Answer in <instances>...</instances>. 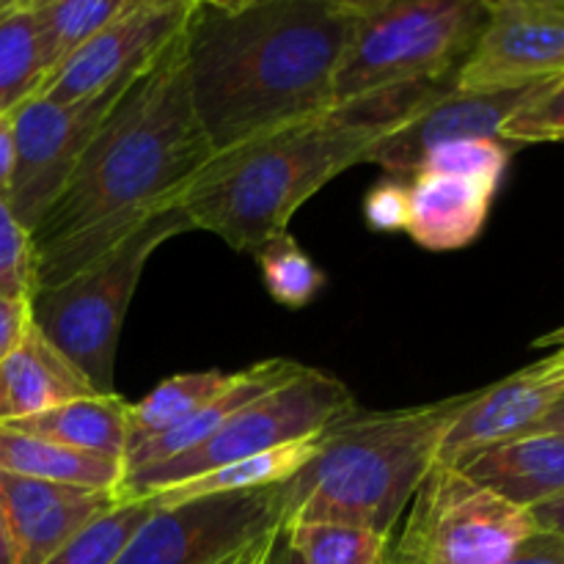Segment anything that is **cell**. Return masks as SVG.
I'll list each match as a JSON object with an SVG mask.
<instances>
[{
  "mask_svg": "<svg viewBox=\"0 0 564 564\" xmlns=\"http://www.w3.org/2000/svg\"><path fill=\"white\" fill-rule=\"evenodd\" d=\"M215 158L187 91L182 33L130 83L31 231L36 290H53L176 207Z\"/></svg>",
  "mask_w": 564,
  "mask_h": 564,
  "instance_id": "6da1fadb",
  "label": "cell"
},
{
  "mask_svg": "<svg viewBox=\"0 0 564 564\" xmlns=\"http://www.w3.org/2000/svg\"><path fill=\"white\" fill-rule=\"evenodd\" d=\"M358 0H193L187 91L215 154L323 119Z\"/></svg>",
  "mask_w": 564,
  "mask_h": 564,
  "instance_id": "7a4b0ae2",
  "label": "cell"
},
{
  "mask_svg": "<svg viewBox=\"0 0 564 564\" xmlns=\"http://www.w3.org/2000/svg\"><path fill=\"white\" fill-rule=\"evenodd\" d=\"M334 108L323 119L220 152L180 196L193 231H209L229 248L257 253L284 235L292 215L341 171L367 163L408 105Z\"/></svg>",
  "mask_w": 564,
  "mask_h": 564,
  "instance_id": "3957f363",
  "label": "cell"
},
{
  "mask_svg": "<svg viewBox=\"0 0 564 564\" xmlns=\"http://www.w3.org/2000/svg\"><path fill=\"white\" fill-rule=\"evenodd\" d=\"M471 394L400 411L352 408L319 433V449L284 482V523H347L391 538Z\"/></svg>",
  "mask_w": 564,
  "mask_h": 564,
  "instance_id": "277c9868",
  "label": "cell"
},
{
  "mask_svg": "<svg viewBox=\"0 0 564 564\" xmlns=\"http://www.w3.org/2000/svg\"><path fill=\"white\" fill-rule=\"evenodd\" d=\"M485 0H358V22L334 80L336 108L427 91L466 61Z\"/></svg>",
  "mask_w": 564,
  "mask_h": 564,
  "instance_id": "5b68a950",
  "label": "cell"
},
{
  "mask_svg": "<svg viewBox=\"0 0 564 564\" xmlns=\"http://www.w3.org/2000/svg\"><path fill=\"white\" fill-rule=\"evenodd\" d=\"M187 231H193V226L176 204L149 218L91 268L53 290L33 292V325L80 372L94 394H116V350L143 268L163 242Z\"/></svg>",
  "mask_w": 564,
  "mask_h": 564,
  "instance_id": "8992f818",
  "label": "cell"
},
{
  "mask_svg": "<svg viewBox=\"0 0 564 564\" xmlns=\"http://www.w3.org/2000/svg\"><path fill=\"white\" fill-rule=\"evenodd\" d=\"M352 408H356V400L339 378L323 372V369L306 367L290 383L240 408L213 438L198 444L196 449L185 452L174 460L127 474L116 496L121 505L149 499L160 490L174 488L185 479L202 477L215 468L229 466V463L248 460V457L281 449L295 441L314 438L328 430L336 419L350 413Z\"/></svg>",
  "mask_w": 564,
  "mask_h": 564,
  "instance_id": "52a82bcc",
  "label": "cell"
},
{
  "mask_svg": "<svg viewBox=\"0 0 564 564\" xmlns=\"http://www.w3.org/2000/svg\"><path fill=\"white\" fill-rule=\"evenodd\" d=\"M534 532L527 510L435 463L413 496L389 564H505Z\"/></svg>",
  "mask_w": 564,
  "mask_h": 564,
  "instance_id": "ba28073f",
  "label": "cell"
},
{
  "mask_svg": "<svg viewBox=\"0 0 564 564\" xmlns=\"http://www.w3.org/2000/svg\"><path fill=\"white\" fill-rule=\"evenodd\" d=\"M284 523V485L154 510L113 564H229Z\"/></svg>",
  "mask_w": 564,
  "mask_h": 564,
  "instance_id": "9c48e42d",
  "label": "cell"
},
{
  "mask_svg": "<svg viewBox=\"0 0 564 564\" xmlns=\"http://www.w3.org/2000/svg\"><path fill=\"white\" fill-rule=\"evenodd\" d=\"M132 80L86 102L55 105L44 97H31L14 110V171L6 202L28 231L36 229L50 213L86 147Z\"/></svg>",
  "mask_w": 564,
  "mask_h": 564,
  "instance_id": "30bf717a",
  "label": "cell"
},
{
  "mask_svg": "<svg viewBox=\"0 0 564 564\" xmlns=\"http://www.w3.org/2000/svg\"><path fill=\"white\" fill-rule=\"evenodd\" d=\"M556 80V77H554ZM554 80L512 88H430L389 127L367 163L411 180L430 152L457 141H499L501 130Z\"/></svg>",
  "mask_w": 564,
  "mask_h": 564,
  "instance_id": "8fae6325",
  "label": "cell"
},
{
  "mask_svg": "<svg viewBox=\"0 0 564 564\" xmlns=\"http://www.w3.org/2000/svg\"><path fill=\"white\" fill-rule=\"evenodd\" d=\"M193 0H130L124 11L50 75L39 97L75 105L141 75L185 28Z\"/></svg>",
  "mask_w": 564,
  "mask_h": 564,
  "instance_id": "7c38bea8",
  "label": "cell"
},
{
  "mask_svg": "<svg viewBox=\"0 0 564 564\" xmlns=\"http://www.w3.org/2000/svg\"><path fill=\"white\" fill-rule=\"evenodd\" d=\"M564 77V0H485V25L457 88H512Z\"/></svg>",
  "mask_w": 564,
  "mask_h": 564,
  "instance_id": "4fadbf2b",
  "label": "cell"
},
{
  "mask_svg": "<svg viewBox=\"0 0 564 564\" xmlns=\"http://www.w3.org/2000/svg\"><path fill=\"white\" fill-rule=\"evenodd\" d=\"M538 345L554 350L521 372L474 391V400L441 444L438 463L455 466L471 452L521 438L551 408L560 405L564 400V328L540 339Z\"/></svg>",
  "mask_w": 564,
  "mask_h": 564,
  "instance_id": "5bb4252c",
  "label": "cell"
},
{
  "mask_svg": "<svg viewBox=\"0 0 564 564\" xmlns=\"http://www.w3.org/2000/svg\"><path fill=\"white\" fill-rule=\"evenodd\" d=\"M0 505L14 532L20 564H44L121 501L116 490L72 488L0 471Z\"/></svg>",
  "mask_w": 564,
  "mask_h": 564,
  "instance_id": "9a60e30c",
  "label": "cell"
},
{
  "mask_svg": "<svg viewBox=\"0 0 564 564\" xmlns=\"http://www.w3.org/2000/svg\"><path fill=\"white\" fill-rule=\"evenodd\" d=\"M455 468L468 482L532 512L564 494V435L538 433L501 441L471 452Z\"/></svg>",
  "mask_w": 564,
  "mask_h": 564,
  "instance_id": "2e32d148",
  "label": "cell"
},
{
  "mask_svg": "<svg viewBox=\"0 0 564 564\" xmlns=\"http://www.w3.org/2000/svg\"><path fill=\"white\" fill-rule=\"evenodd\" d=\"M499 187L463 176L416 171L408 180V226L427 251H460L482 235Z\"/></svg>",
  "mask_w": 564,
  "mask_h": 564,
  "instance_id": "e0dca14e",
  "label": "cell"
},
{
  "mask_svg": "<svg viewBox=\"0 0 564 564\" xmlns=\"http://www.w3.org/2000/svg\"><path fill=\"white\" fill-rule=\"evenodd\" d=\"M303 369H306V364L292 361V358H268V361L253 364V367L242 369V372H235V380L229 383V389L220 391L213 402H207L202 411L193 413L187 422L169 430V433L158 435V438L143 441L135 449L127 452L124 477L132 471H141V468L174 460V457L196 449L198 444L213 438L240 408L259 400V397L270 394V391H275L279 386L290 383V380L297 378Z\"/></svg>",
  "mask_w": 564,
  "mask_h": 564,
  "instance_id": "ac0fdd59",
  "label": "cell"
},
{
  "mask_svg": "<svg viewBox=\"0 0 564 564\" xmlns=\"http://www.w3.org/2000/svg\"><path fill=\"white\" fill-rule=\"evenodd\" d=\"M75 367L31 325L22 345L0 361V427L91 397Z\"/></svg>",
  "mask_w": 564,
  "mask_h": 564,
  "instance_id": "d6986e66",
  "label": "cell"
},
{
  "mask_svg": "<svg viewBox=\"0 0 564 564\" xmlns=\"http://www.w3.org/2000/svg\"><path fill=\"white\" fill-rule=\"evenodd\" d=\"M127 408L130 402L121 400L119 394H91L83 400L64 402V405L25 419V422L9 424V430L124 463Z\"/></svg>",
  "mask_w": 564,
  "mask_h": 564,
  "instance_id": "ffe728a7",
  "label": "cell"
},
{
  "mask_svg": "<svg viewBox=\"0 0 564 564\" xmlns=\"http://www.w3.org/2000/svg\"><path fill=\"white\" fill-rule=\"evenodd\" d=\"M0 471L88 490H119L124 463L0 427Z\"/></svg>",
  "mask_w": 564,
  "mask_h": 564,
  "instance_id": "44dd1931",
  "label": "cell"
},
{
  "mask_svg": "<svg viewBox=\"0 0 564 564\" xmlns=\"http://www.w3.org/2000/svg\"><path fill=\"white\" fill-rule=\"evenodd\" d=\"M319 435L306 441H295L281 449L264 452V455L248 457V460L229 463L215 471L202 474V477L185 479V482L165 488L160 494L149 496V507L154 510H169V507L185 505V501L207 499V496H226V494H246V490H262L273 488V485H284L317 455Z\"/></svg>",
  "mask_w": 564,
  "mask_h": 564,
  "instance_id": "7402d4cb",
  "label": "cell"
},
{
  "mask_svg": "<svg viewBox=\"0 0 564 564\" xmlns=\"http://www.w3.org/2000/svg\"><path fill=\"white\" fill-rule=\"evenodd\" d=\"M231 380H235V372H220V369L182 372L163 380L141 402H130L127 408V452L135 449L143 441L180 427L207 402H213L220 391L229 389Z\"/></svg>",
  "mask_w": 564,
  "mask_h": 564,
  "instance_id": "603a6c76",
  "label": "cell"
},
{
  "mask_svg": "<svg viewBox=\"0 0 564 564\" xmlns=\"http://www.w3.org/2000/svg\"><path fill=\"white\" fill-rule=\"evenodd\" d=\"M127 6L130 0H28L47 80L66 58H72L105 25H110Z\"/></svg>",
  "mask_w": 564,
  "mask_h": 564,
  "instance_id": "cb8c5ba5",
  "label": "cell"
},
{
  "mask_svg": "<svg viewBox=\"0 0 564 564\" xmlns=\"http://www.w3.org/2000/svg\"><path fill=\"white\" fill-rule=\"evenodd\" d=\"M44 80L47 72L28 0H6L0 9V116L14 113L22 102L39 97Z\"/></svg>",
  "mask_w": 564,
  "mask_h": 564,
  "instance_id": "d4e9b609",
  "label": "cell"
},
{
  "mask_svg": "<svg viewBox=\"0 0 564 564\" xmlns=\"http://www.w3.org/2000/svg\"><path fill=\"white\" fill-rule=\"evenodd\" d=\"M292 549L303 564H386L391 538L347 523H284Z\"/></svg>",
  "mask_w": 564,
  "mask_h": 564,
  "instance_id": "484cf974",
  "label": "cell"
},
{
  "mask_svg": "<svg viewBox=\"0 0 564 564\" xmlns=\"http://www.w3.org/2000/svg\"><path fill=\"white\" fill-rule=\"evenodd\" d=\"M264 286L270 297L286 308H303L323 292L325 273L314 259L297 246L290 231L275 235L257 251Z\"/></svg>",
  "mask_w": 564,
  "mask_h": 564,
  "instance_id": "4316f807",
  "label": "cell"
},
{
  "mask_svg": "<svg viewBox=\"0 0 564 564\" xmlns=\"http://www.w3.org/2000/svg\"><path fill=\"white\" fill-rule=\"evenodd\" d=\"M152 512L154 507H149V501H127L113 507L44 564H113Z\"/></svg>",
  "mask_w": 564,
  "mask_h": 564,
  "instance_id": "83f0119b",
  "label": "cell"
},
{
  "mask_svg": "<svg viewBox=\"0 0 564 564\" xmlns=\"http://www.w3.org/2000/svg\"><path fill=\"white\" fill-rule=\"evenodd\" d=\"M510 143L505 141H457L430 152L416 171H438L499 187L510 165Z\"/></svg>",
  "mask_w": 564,
  "mask_h": 564,
  "instance_id": "f1b7e54d",
  "label": "cell"
},
{
  "mask_svg": "<svg viewBox=\"0 0 564 564\" xmlns=\"http://www.w3.org/2000/svg\"><path fill=\"white\" fill-rule=\"evenodd\" d=\"M36 290L33 279L31 231L17 220L9 202L0 196V295L31 301Z\"/></svg>",
  "mask_w": 564,
  "mask_h": 564,
  "instance_id": "f546056e",
  "label": "cell"
},
{
  "mask_svg": "<svg viewBox=\"0 0 564 564\" xmlns=\"http://www.w3.org/2000/svg\"><path fill=\"white\" fill-rule=\"evenodd\" d=\"M499 141L505 143H545L564 141V77H556L545 86L538 99L527 105L516 119L501 130Z\"/></svg>",
  "mask_w": 564,
  "mask_h": 564,
  "instance_id": "4dcf8cb0",
  "label": "cell"
},
{
  "mask_svg": "<svg viewBox=\"0 0 564 564\" xmlns=\"http://www.w3.org/2000/svg\"><path fill=\"white\" fill-rule=\"evenodd\" d=\"M364 218L372 231H405L408 182L397 176H383L375 182L364 198Z\"/></svg>",
  "mask_w": 564,
  "mask_h": 564,
  "instance_id": "1f68e13d",
  "label": "cell"
},
{
  "mask_svg": "<svg viewBox=\"0 0 564 564\" xmlns=\"http://www.w3.org/2000/svg\"><path fill=\"white\" fill-rule=\"evenodd\" d=\"M31 325V301L0 295V361H6L22 345Z\"/></svg>",
  "mask_w": 564,
  "mask_h": 564,
  "instance_id": "d6a6232c",
  "label": "cell"
},
{
  "mask_svg": "<svg viewBox=\"0 0 564 564\" xmlns=\"http://www.w3.org/2000/svg\"><path fill=\"white\" fill-rule=\"evenodd\" d=\"M505 564H564V538L551 532H534Z\"/></svg>",
  "mask_w": 564,
  "mask_h": 564,
  "instance_id": "836d02e7",
  "label": "cell"
},
{
  "mask_svg": "<svg viewBox=\"0 0 564 564\" xmlns=\"http://www.w3.org/2000/svg\"><path fill=\"white\" fill-rule=\"evenodd\" d=\"M14 171V113L0 116V196L6 198Z\"/></svg>",
  "mask_w": 564,
  "mask_h": 564,
  "instance_id": "e575fe53",
  "label": "cell"
},
{
  "mask_svg": "<svg viewBox=\"0 0 564 564\" xmlns=\"http://www.w3.org/2000/svg\"><path fill=\"white\" fill-rule=\"evenodd\" d=\"M529 516H532L538 532L562 534V538H564V494L556 496V499L545 501V505L534 507Z\"/></svg>",
  "mask_w": 564,
  "mask_h": 564,
  "instance_id": "d590c367",
  "label": "cell"
},
{
  "mask_svg": "<svg viewBox=\"0 0 564 564\" xmlns=\"http://www.w3.org/2000/svg\"><path fill=\"white\" fill-rule=\"evenodd\" d=\"M262 564H303L301 556H297V551L292 549L284 523H281V527L273 532V538H270Z\"/></svg>",
  "mask_w": 564,
  "mask_h": 564,
  "instance_id": "8d00e7d4",
  "label": "cell"
},
{
  "mask_svg": "<svg viewBox=\"0 0 564 564\" xmlns=\"http://www.w3.org/2000/svg\"><path fill=\"white\" fill-rule=\"evenodd\" d=\"M0 564H20L14 532H11V523H9V516H6L3 505H0Z\"/></svg>",
  "mask_w": 564,
  "mask_h": 564,
  "instance_id": "74e56055",
  "label": "cell"
},
{
  "mask_svg": "<svg viewBox=\"0 0 564 564\" xmlns=\"http://www.w3.org/2000/svg\"><path fill=\"white\" fill-rule=\"evenodd\" d=\"M538 433H556V435H564V400L560 405L551 408L549 413H545L543 419H540L538 424H534L532 430H529L527 435H538Z\"/></svg>",
  "mask_w": 564,
  "mask_h": 564,
  "instance_id": "f35d334b",
  "label": "cell"
},
{
  "mask_svg": "<svg viewBox=\"0 0 564 564\" xmlns=\"http://www.w3.org/2000/svg\"><path fill=\"white\" fill-rule=\"evenodd\" d=\"M275 529H279V527H275ZM275 529H273V532H275ZM273 532H268L262 540H257L251 549L242 551V554L235 556V560H231L229 564H262L264 551H268V543H270V538H273Z\"/></svg>",
  "mask_w": 564,
  "mask_h": 564,
  "instance_id": "ab89813d",
  "label": "cell"
},
{
  "mask_svg": "<svg viewBox=\"0 0 564 564\" xmlns=\"http://www.w3.org/2000/svg\"><path fill=\"white\" fill-rule=\"evenodd\" d=\"M3 6H6V0H0V9H3Z\"/></svg>",
  "mask_w": 564,
  "mask_h": 564,
  "instance_id": "60d3db41",
  "label": "cell"
},
{
  "mask_svg": "<svg viewBox=\"0 0 564 564\" xmlns=\"http://www.w3.org/2000/svg\"><path fill=\"white\" fill-rule=\"evenodd\" d=\"M386 564H389V560H386Z\"/></svg>",
  "mask_w": 564,
  "mask_h": 564,
  "instance_id": "b9f144b4",
  "label": "cell"
}]
</instances>
